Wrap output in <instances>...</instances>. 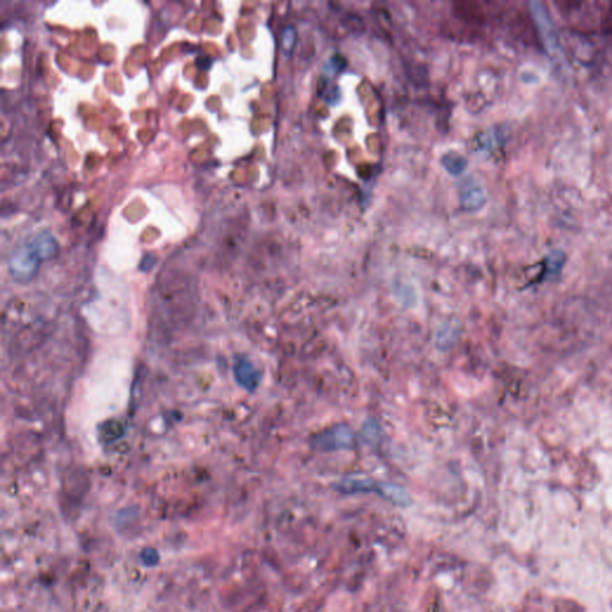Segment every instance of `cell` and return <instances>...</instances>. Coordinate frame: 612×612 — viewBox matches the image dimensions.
I'll use <instances>...</instances> for the list:
<instances>
[{"label":"cell","instance_id":"ba28073f","mask_svg":"<svg viewBox=\"0 0 612 612\" xmlns=\"http://www.w3.org/2000/svg\"><path fill=\"white\" fill-rule=\"evenodd\" d=\"M298 33L294 26H287L281 33V49L284 54L291 56L294 54V47L297 44Z\"/></svg>","mask_w":612,"mask_h":612},{"label":"cell","instance_id":"6da1fadb","mask_svg":"<svg viewBox=\"0 0 612 612\" xmlns=\"http://www.w3.org/2000/svg\"><path fill=\"white\" fill-rule=\"evenodd\" d=\"M530 12L535 26L538 30L539 37L542 40L543 46L546 48V53L551 58L561 56L562 49L560 44V37L558 31L555 29L553 19L550 17L549 11L546 10V5L541 1H532L530 3Z\"/></svg>","mask_w":612,"mask_h":612},{"label":"cell","instance_id":"277c9868","mask_svg":"<svg viewBox=\"0 0 612 612\" xmlns=\"http://www.w3.org/2000/svg\"><path fill=\"white\" fill-rule=\"evenodd\" d=\"M566 261H567V255L565 251L560 249L551 250L548 255L543 257L542 262L539 264L542 271L537 278V283L558 279L561 275L562 269L565 267Z\"/></svg>","mask_w":612,"mask_h":612},{"label":"cell","instance_id":"3957f363","mask_svg":"<svg viewBox=\"0 0 612 612\" xmlns=\"http://www.w3.org/2000/svg\"><path fill=\"white\" fill-rule=\"evenodd\" d=\"M487 202V195L480 182L473 177L463 181L459 187V204L466 212L473 213L483 209Z\"/></svg>","mask_w":612,"mask_h":612},{"label":"cell","instance_id":"5b68a950","mask_svg":"<svg viewBox=\"0 0 612 612\" xmlns=\"http://www.w3.org/2000/svg\"><path fill=\"white\" fill-rule=\"evenodd\" d=\"M506 140V129L496 126L480 133L475 139V147L481 151H495L496 149L503 147Z\"/></svg>","mask_w":612,"mask_h":612},{"label":"cell","instance_id":"7a4b0ae2","mask_svg":"<svg viewBox=\"0 0 612 612\" xmlns=\"http://www.w3.org/2000/svg\"><path fill=\"white\" fill-rule=\"evenodd\" d=\"M40 260V256L36 250L34 249L31 243L21 244L12 251L9 260L10 271L17 279H30L36 273Z\"/></svg>","mask_w":612,"mask_h":612},{"label":"cell","instance_id":"8992f818","mask_svg":"<svg viewBox=\"0 0 612 612\" xmlns=\"http://www.w3.org/2000/svg\"><path fill=\"white\" fill-rule=\"evenodd\" d=\"M31 246L34 249L36 250L39 256L42 260L49 259L54 256L58 251V243L55 241L54 237L48 231H42L35 236V239L31 241Z\"/></svg>","mask_w":612,"mask_h":612},{"label":"cell","instance_id":"52a82bcc","mask_svg":"<svg viewBox=\"0 0 612 612\" xmlns=\"http://www.w3.org/2000/svg\"><path fill=\"white\" fill-rule=\"evenodd\" d=\"M440 161H441L443 169L446 170L452 176L462 175L468 168L466 158L458 152H448V154H443Z\"/></svg>","mask_w":612,"mask_h":612}]
</instances>
